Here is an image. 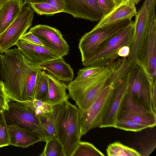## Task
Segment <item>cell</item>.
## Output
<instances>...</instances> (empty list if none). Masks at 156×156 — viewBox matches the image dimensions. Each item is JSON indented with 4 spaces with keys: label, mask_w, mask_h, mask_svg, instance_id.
<instances>
[{
    "label": "cell",
    "mask_w": 156,
    "mask_h": 156,
    "mask_svg": "<svg viewBox=\"0 0 156 156\" xmlns=\"http://www.w3.org/2000/svg\"><path fill=\"white\" fill-rule=\"evenodd\" d=\"M49 0H25L23 5L27 4L37 3L41 2H48Z\"/></svg>",
    "instance_id": "cell-39"
},
{
    "label": "cell",
    "mask_w": 156,
    "mask_h": 156,
    "mask_svg": "<svg viewBox=\"0 0 156 156\" xmlns=\"http://www.w3.org/2000/svg\"><path fill=\"white\" fill-rule=\"evenodd\" d=\"M48 2L60 12H62L64 9V3L63 0H49Z\"/></svg>",
    "instance_id": "cell-36"
},
{
    "label": "cell",
    "mask_w": 156,
    "mask_h": 156,
    "mask_svg": "<svg viewBox=\"0 0 156 156\" xmlns=\"http://www.w3.org/2000/svg\"><path fill=\"white\" fill-rule=\"evenodd\" d=\"M29 31L35 35L44 47L62 57L67 55L69 47L61 32L52 27L43 24L35 25Z\"/></svg>",
    "instance_id": "cell-12"
},
{
    "label": "cell",
    "mask_w": 156,
    "mask_h": 156,
    "mask_svg": "<svg viewBox=\"0 0 156 156\" xmlns=\"http://www.w3.org/2000/svg\"><path fill=\"white\" fill-rule=\"evenodd\" d=\"M9 108L4 114L6 121L15 124L39 135L45 141V136L38 116L30 109L17 101L9 102Z\"/></svg>",
    "instance_id": "cell-9"
},
{
    "label": "cell",
    "mask_w": 156,
    "mask_h": 156,
    "mask_svg": "<svg viewBox=\"0 0 156 156\" xmlns=\"http://www.w3.org/2000/svg\"><path fill=\"white\" fill-rule=\"evenodd\" d=\"M105 156L92 144L80 141L71 156Z\"/></svg>",
    "instance_id": "cell-27"
},
{
    "label": "cell",
    "mask_w": 156,
    "mask_h": 156,
    "mask_svg": "<svg viewBox=\"0 0 156 156\" xmlns=\"http://www.w3.org/2000/svg\"><path fill=\"white\" fill-rule=\"evenodd\" d=\"M65 103L54 105L51 112L43 115L37 116L45 134V141L51 138H57L58 128Z\"/></svg>",
    "instance_id": "cell-18"
},
{
    "label": "cell",
    "mask_w": 156,
    "mask_h": 156,
    "mask_svg": "<svg viewBox=\"0 0 156 156\" xmlns=\"http://www.w3.org/2000/svg\"><path fill=\"white\" fill-rule=\"evenodd\" d=\"M114 88L105 85L96 100L87 109H79L81 135L86 134L91 129L99 127Z\"/></svg>",
    "instance_id": "cell-8"
},
{
    "label": "cell",
    "mask_w": 156,
    "mask_h": 156,
    "mask_svg": "<svg viewBox=\"0 0 156 156\" xmlns=\"http://www.w3.org/2000/svg\"><path fill=\"white\" fill-rule=\"evenodd\" d=\"M6 110L5 108L0 103V113L3 112Z\"/></svg>",
    "instance_id": "cell-40"
},
{
    "label": "cell",
    "mask_w": 156,
    "mask_h": 156,
    "mask_svg": "<svg viewBox=\"0 0 156 156\" xmlns=\"http://www.w3.org/2000/svg\"><path fill=\"white\" fill-rule=\"evenodd\" d=\"M4 112L0 113V148L9 145L8 124Z\"/></svg>",
    "instance_id": "cell-32"
},
{
    "label": "cell",
    "mask_w": 156,
    "mask_h": 156,
    "mask_svg": "<svg viewBox=\"0 0 156 156\" xmlns=\"http://www.w3.org/2000/svg\"><path fill=\"white\" fill-rule=\"evenodd\" d=\"M117 120H129L153 127L156 124V113L146 109L127 92L118 110Z\"/></svg>",
    "instance_id": "cell-11"
},
{
    "label": "cell",
    "mask_w": 156,
    "mask_h": 156,
    "mask_svg": "<svg viewBox=\"0 0 156 156\" xmlns=\"http://www.w3.org/2000/svg\"><path fill=\"white\" fill-rule=\"evenodd\" d=\"M34 12L29 5H23L12 23L0 34V53L15 45L32 25Z\"/></svg>",
    "instance_id": "cell-6"
},
{
    "label": "cell",
    "mask_w": 156,
    "mask_h": 156,
    "mask_svg": "<svg viewBox=\"0 0 156 156\" xmlns=\"http://www.w3.org/2000/svg\"><path fill=\"white\" fill-rule=\"evenodd\" d=\"M134 34V21L111 38L106 44L91 57L82 62L87 66L108 67L119 58L118 53L124 46L131 47Z\"/></svg>",
    "instance_id": "cell-3"
},
{
    "label": "cell",
    "mask_w": 156,
    "mask_h": 156,
    "mask_svg": "<svg viewBox=\"0 0 156 156\" xmlns=\"http://www.w3.org/2000/svg\"><path fill=\"white\" fill-rule=\"evenodd\" d=\"M116 4L117 5L120 3L123 0H115Z\"/></svg>",
    "instance_id": "cell-42"
},
{
    "label": "cell",
    "mask_w": 156,
    "mask_h": 156,
    "mask_svg": "<svg viewBox=\"0 0 156 156\" xmlns=\"http://www.w3.org/2000/svg\"><path fill=\"white\" fill-rule=\"evenodd\" d=\"M48 85L46 102L52 106L66 103L69 95L66 93L67 85L59 80L50 73H47Z\"/></svg>",
    "instance_id": "cell-20"
},
{
    "label": "cell",
    "mask_w": 156,
    "mask_h": 156,
    "mask_svg": "<svg viewBox=\"0 0 156 156\" xmlns=\"http://www.w3.org/2000/svg\"><path fill=\"white\" fill-rule=\"evenodd\" d=\"M9 102L7 97L4 83L0 79V103L6 109V110L9 108L8 104Z\"/></svg>",
    "instance_id": "cell-35"
},
{
    "label": "cell",
    "mask_w": 156,
    "mask_h": 156,
    "mask_svg": "<svg viewBox=\"0 0 156 156\" xmlns=\"http://www.w3.org/2000/svg\"><path fill=\"white\" fill-rule=\"evenodd\" d=\"M64 9L62 12L75 18L91 21H98L104 15L96 0H63Z\"/></svg>",
    "instance_id": "cell-13"
},
{
    "label": "cell",
    "mask_w": 156,
    "mask_h": 156,
    "mask_svg": "<svg viewBox=\"0 0 156 156\" xmlns=\"http://www.w3.org/2000/svg\"><path fill=\"white\" fill-rule=\"evenodd\" d=\"M48 85L47 73L41 71L38 76L33 98L46 101Z\"/></svg>",
    "instance_id": "cell-25"
},
{
    "label": "cell",
    "mask_w": 156,
    "mask_h": 156,
    "mask_svg": "<svg viewBox=\"0 0 156 156\" xmlns=\"http://www.w3.org/2000/svg\"><path fill=\"white\" fill-rule=\"evenodd\" d=\"M128 83V75L114 87L101 119L100 128H115L118 112L123 97L127 92Z\"/></svg>",
    "instance_id": "cell-14"
},
{
    "label": "cell",
    "mask_w": 156,
    "mask_h": 156,
    "mask_svg": "<svg viewBox=\"0 0 156 156\" xmlns=\"http://www.w3.org/2000/svg\"><path fill=\"white\" fill-rule=\"evenodd\" d=\"M39 66L59 80L70 82L74 79L73 69L62 57L48 61Z\"/></svg>",
    "instance_id": "cell-19"
},
{
    "label": "cell",
    "mask_w": 156,
    "mask_h": 156,
    "mask_svg": "<svg viewBox=\"0 0 156 156\" xmlns=\"http://www.w3.org/2000/svg\"><path fill=\"white\" fill-rule=\"evenodd\" d=\"M7 0H0V6Z\"/></svg>",
    "instance_id": "cell-41"
},
{
    "label": "cell",
    "mask_w": 156,
    "mask_h": 156,
    "mask_svg": "<svg viewBox=\"0 0 156 156\" xmlns=\"http://www.w3.org/2000/svg\"><path fill=\"white\" fill-rule=\"evenodd\" d=\"M18 102L30 109L37 116L47 114L51 112L53 109V106L47 102L35 98Z\"/></svg>",
    "instance_id": "cell-24"
},
{
    "label": "cell",
    "mask_w": 156,
    "mask_h": 156,
    "mask_svg": "<svg viewBox=\"0 0 156 156\" xmlns=\"http://www.w3.org/2000/svg\"><path fill=\"white\" fill-rule=\"evenodd\" d=\"M108 156H140L142 155L135 149L125 146L119 142L110 144L106 149Z\"/></svg>",
    "instance_id": "cell-26"
},
{
    "label": "cell",
    "mask_w": 156,
    "mask_h": 156,
    "mask_svg": "<svg viewBox=\"0 0 156 156\" xmlns=\"http://www.w3.org/2000/svg\"><path fill=\"white\" fill-rule=\"evenodd\" d=\"M133 65L128 63L127 57L118 58L108 67L111 75L105 85H111L114 88L128 75Z\"/></svg>",
    "instance_id": "cell-23"
},
{
    "label": "cell",
    "mask_w": 156,
    "mask_h": 156,
    "mask_svg": "<svg viewBox=\"0 0 156 156\" xmlns=\"http://www.w3.org/2000/svg\"><path fill=\"white\" fill-rule=\"evenodd\" d=\"M114 0V1L115 2V0Z\"/></svg>",
    "instance_id": "cell-44"
},
{
    "label": "cell",
    "mask_w": 156,
    "mask_h": 156,
    "mask_svg": "<svg viewBox=\"0 0 156 156\" xmlns=\"http://www.w3.org/2000/svg\"><path fill=\"white\" fill-rule=\"evenodd\" d=\"M115 128L124 130L136 132L149 127L146 125L131 120H116Z\"/></svg>",
    "instance_id": "cell-31"
},
{
    "label": "cell",
    "mask_w": 156,
    "mask_h": 156,
    "mask_svg": "<svg viewBox=\"0 0 156 156\" xmlns=\"http://www.w3.org/2000/svg\"><path fill=\"white\" fill-rule=\"evenodd\" d=\"M23 4V0H7L0 6V34L14 21Z\"/></svg>",
    "instance_id": "cell-21"
},
{
    "label": "cell",
    "mask_w": 156,
    "mask_h": 156,
    "mask_svg": "<svg viewBox=\"0 0 156 156\" xmlns=\"http://www.w3.org/2000/svg\"><path fill=\"white\" fill-rule=\"evenodd\" d=\"M134 0H123L104 16L92 29L95 30L126 19L131 20L137 13Z\"/></svg>",
    "instance_id": "cell-15"
},
{
    "label": "cell",
    "mask_w": 156,
    "mask_h": 156,
    "mask_svg": "<svg viewBox=\"0 0 156 156\" xmlns=\"http://www.w3.org/2000/svg\"><path fill=\"white\" fill-rule=\"evenodd\" d=\"M9 145L25 148L41 141L42 139L37 134L18 125H8Z\"/></svg>",
    "instance_id": "cell-17"
},
{
    "label": "cell",
    "mask_w": 156,
    "mask_h": 156,
    "mask_svg": "<svg viewBox=\"0 0 156 156\" xmlns=\"http://www.w3.org/2000/svg\"><path fill=\"white\" fill-rule=\"evenodd\" d=\"M81 137L79 109L68 100L57 132V138L62 146L64 156H71Z\"/></svg>",
    "instance_id": "cell-2"
},
{
    "label": "cell",
    "mask_w": 156,
    "mask_h": 156,
    "mask_svg": "<svg viewBox=\"0 0 156 156\" xmlns=\"http://www.w3.org/2000/svg\"><path fill=\"white\" fill-rule=\"evenodd\" d=\"M130 48L128 46H124L119 50L118 54L119 57H128L130 55Z\"/></svg>",
    "instance_id": "cell-38"
},
{
    "label": "cell",
    "mask_w": 156,
    "mask_h": 156,
    "mask_svg": "<svg viewBox=\"0 0 156 156\" xmlns=\"http://www.w3.org/2000/svg\"><path fill=\"white\" fill-rule=\"evenodd\" d=\"M128 80L127 92L146 109L153 112L151 102L152 86L156 79L152 78L134 62L128 74Z\"/></svg>",
    "instance_id": "cell-5"
},
{
    "label": "cell",
    "mask_w": 156,
    "mask_h": 156,
    "mask_svg": "<svg viewBox=\"0 0 156 156\" xmlns=\"http://www.w3.org/2000/svg\"><path fill=\"white\" fill-rule=\"evenodd\" d=\"M132 21L129 19L123 20L98 29L91 30L84 34L78 45L82 62L94 55L111 38Z\"/></svg>",
    "instance_id": "cell-4"
},
{
    "label": "cell",
    "mask_w": 156,
    "mask_h": 156,
    "mask_svg": "<svg viewBox=\"0 0 156 156\" xmlns=\"http://www.w3.org/2000/svg\"><path fill=\"white\" fill-rule=\"evenodd\" d=\"M156 0H145L136 14L134 24V34L130 47V52L127 57L129 61L136 60L138 48L143 37L146 33L154 18Z\"/></svg>",
    "instance_id": "cell-10"
},
{
    "label": "cell",
    "mask_w": 156,
    "mask_h": 156,
    "mask_svg": "<svg viewBox=\"0 0 156 156\" xmlns=\"http://www.w3.org/2000/svg\"><path fill=\"white\" fill-rule=\"evenodd\" d=\"M15 45L28 60L38 66L48 61L62 57L44 46L31 44L20 39Z\"/></svg>",
    "instance_id": "cell-16"
},
{
    "label": "cell",
    "mask_w": 156,
    "mask_h": 156,
    "mask_svg": "<svg viewBox=\"0 0 156 156\" xmlns=\"http://www.w3.org/2000/svg\"><path fill=\"white\" fill-rule=\"evenodd\" d=\"M29 5L33 10L39 15L51 16L60 13L48 2L30 3Z\"/></svg>",
    "instance_id": "cell-30"
},
{
    "label": "cell",
    "mask_w": 156,
    "mask_h": 156,
    "mask_svg": "<svg viewBox=\"0 0 156 156\" xmlns=\"http://www.w3.org/2000/svg\"><path fill=\"white\" fill-rule=\"evenodd\" d=\"M108 79L84 90L73 98L79 109L85 110L91 105L98 98Z\"/></svg>",
    "instance_id": "cell-22"
},
{
    "label": "cell",
    "mask_w": 156,
    "mask_h": 156,
    "mask_svg": "<svg viewBox=\"0 0 156 156\" xmlns=\"http://www.w3.org/2000/svg\"><path fill=\"white\" fill-rule=\"evenodd\" d=\"M20 39L31 44L43 46L42 43L39 38L30 31L24 34Z\"/></svg>",
    "instance_id": "cell-34"
},
{
    "label": "cell",
    "mask_w": 156,
    "mask_h": 156,
    "mask_svg": "<svg viewBox=\"0 0 156 156\" xmlns=\"http://www.w3.org/2000/svg\"><path fill=\"white\" fill-rule=\"evenodd\" d=\"M42 70L18 48L0 54V73L9 101L33 98L37 79Z\"/></svg>",
    "instance_id": "cell-1"
},
{
    "label": "cell",
    "mask_w": 156,
    "mask_h": 156,
    "mask_svg": "<svg viewBox=\"0 0 156 156\" xmlns=\"http://www.w3.org/2000/svg\"><path fill=\"white\" fill-rule=\"evenodd\" d=\"M96 0L102 11L104 16L110 12L116 5L113 0Z\"/></svg>",
    "instance_id": "cell-33"
},
{
    "label": "cell",
    "mask_w": 156,
    "mask_h": 156,
    "mask_svg": "<svg viewBox=\"0 0 156 156\" xmlns=\"http://www.w3.org/2000/svg\"><path fill=\"white\" fill-rule=\"evenodd\" d=\"M107 67L101 66H87L80 69L74 81H79L93 77L103 71Z\"/></svg>",
    "instance_id": "cell-29"
},
{
    "label": "cell",
    "mask_w": 156,
    "mask_h": 156,
    "mask_svg": "<svg viewBox=\"0 0 156 156\" xmlns=\"http://www.w3.org/2000/svg\"><path fill=\"white\" fill-rule=\"evenodd\" d=\"M156 17L140 43L134 62L153 79H156Z\"/></svg>",
    "instance_id": "cell-7"
},
{
    "label": "cell",
    "mask_w": 156,
    "mask_h": 156,
    "mask_svg": "<svg viewBox=\"0 0 156 156\" xmlns=\"http://www.w3.org/2000/svg\"><path fill=\"white\" fill-rule=\"evenodd\" d=\"M151 102L153 111L156 113V80L152 84Z\"/></svg>",
    "instance_id": "cell-37"
},
{
    "label": "cell",
    "mask_w": 156,
    "mask_h": 156,
    "mask_svg": "<svg viewBox=\"0 0 156 156\" xmlns=\"http://www.w3.org/2000/svg\"><path fill=\"white\" fill-rule=\"evenodd\" d=\"M45 145L40 156H64L62 146L58 138L45 140Z\"/></svg>",
    "instance_id": "cell-28"
},
{
    "label": "cell",
    "mask_w": 156,
    "mask_h": 156,
    "mask_svg": "<svg viewBox=\"0 0 156 156\" xmlns=\"http://www.w3.org/2000/svg\"><path fill=\"white\" fill-rule=\"evenodd\" d=\"M140 0H134L135 4H137L140 1Z\"/></svg>",
    "instance_id": "cell-43"
},
{
    "label": "cell",
    "mask_w": 156,
    "mask_h": 156,
    "mask_svg": "<svg viewBox=\"0 0 156 156\" xmlns=\"http://www.w3.org/2000/svg\"></svg>",
    "instance_id": "cell-45"
}]
</instances>
